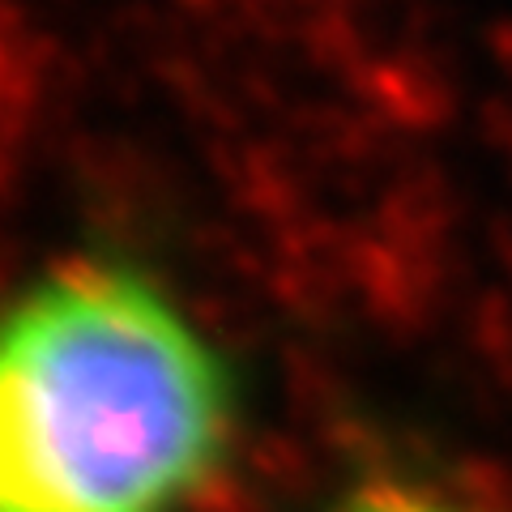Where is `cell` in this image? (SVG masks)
Listing matches in <instances>:
<instances>
[{"instance_id": "cell-1", "label": "cell", "mask_w": 512, "mask_h": 512, "mask_svg": "<svg viewBox=\"0 0 512 512\" xmlns=\"http://www.w3.org/2000/svg\"><path fill=\"white\" fill-rule=\"evenodd\" d=\"M227 444V372L146 274L73 261L0 312V512H184Z\"/></svg>"}, {"instance_id": "cell-2", "label": "cell", "mask_w": 512, "mask_h": 512, "mask_svg": "<svg viewBox=\"0 0 512 512\" xmlns=\"http://www.w3.org/2000/svg\"><path fill=\"white\" fill-rule=\"evenodd\" d=\"M333 512H478V508L461 504L444 491L402 483V478H372V483L346 491Z\"/></svg>"}]
</instances>
